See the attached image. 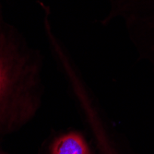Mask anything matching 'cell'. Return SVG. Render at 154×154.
Here are the masks:
<instances>
[{
	"mask_svg": "<svg viewBox=\"0 0 154 154\" xmlns=\"http://www.w3.org/2000/svg\"><path fill=\"white\" fill-rule=\"evenodd\" d=\"M45 57L5 19L0 0V141L38 115L45 96Z\"/></svg>",
	"mask_w": 154,
	"mask_h": 154,
	"instance_id": "1",
	"label": "cell"
},
{
	"mask_svg": "<svg viewBox=\"0 0 154 154\" xmlns=\"http://www.w3.org/2000/svg\"><path fill=\"white\" fill-rule=\"evenodd\" d=\"M54 60L66 82L80 117L91 135L95 153L120 154L103 105L70 52L66 48L59 49L54 54Z\"/></svg>",
	"mask_w": 154,
	"mask_h": 154,
	"instance_id": "2",
	"label": "cell"
},
{
	"mask_svg": "<svg viewBox=\"0 0 154 154\" xmlns=\"http://www.w3.org/2000/svg\"><path fill=\"white\" fill-rule=\"evenodd\" d=\"M108 10L103 26L122 20L135 45L154 59V0H106Z\"/></svg>",
	"mask_w": 154,
	"mask_h": 154,
	"instance_id": "3",
	"label": "cell"
},
{
	"mask_svg": "<svg viewBox=\"0 0 154 154\" xmlns=\"http://www.w3.org/2000/svg\"><path fill=\"white\" fill-rule=\"evenodd\" d=\"M91 144L83 132L70 128L50 136L41 154H96Z\"/></svg>",
	"mask_w": 154,
	"mask_h": 154,
	"instance_id": "4",
	"label": "cell"
},
{
	"mask_svg": "<svg viewBox=\"0 0 154 154\" xmlns=\"http://www.w3.org/2000/svg\"><path fill=\"white\" fill-rule=\"evenodd\" d=\"M0 154H8V153H6L5 151H3V150L0 149Z\"/></svg>",
	"mask_w": 154,
	"mask_h": 154,
	"instance_id": "5",
	"label": "cell"
}]
</instances>
